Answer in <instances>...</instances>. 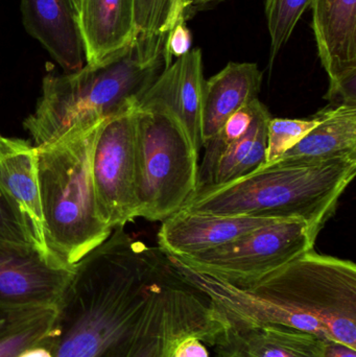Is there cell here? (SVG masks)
<instances>
[{"label": "cell", "mask_w": 356, "mask_h": 357, "mask_svg": "<svg viewBox=\"0 0 356 357\" xmlns=\"http://www.w3.org/2000/svg\"><path fill=\"white\" fill-rule=\"evenodd\" d=\"M324 357H356V349L336 342L325 341Z\"/></svg>", "instance_id": "obj_29"}, {"label": "cell", "mask_w": 356, "mask_h": 357, "mask_svg": "<svg viewBox=\"0 0 356 357\" xmlns=\"http://www.w3.org/2000/svg\"><path fill=\"white\" fill-rule=\"evenodd\" d=\"M199 155L173 113L136 108L137 218L163 222L183 208L198 189Z\"/></svg>", "instance_id": "obj_6"}, {"label": "cell", "mask_w": 356, "mask_h": 357, "mask_svg": "<svg viewBox=\"0 0 356 357\" xmlns=\"http://www.w3.org/2000/svg\"><path fill=\"white\" fill-rule=\"evenodd\" d=\"M173 357H209V354L202 337L189 335L176 346Z\"/></svg>", "instance_id": "obj_28"}, {"label": "cell", "mask_w": 356, "mask_h": 357, "mask_svg": "<svg viewBox=\"0 0 356 357\" xmlns=\"http://www.w3.org/2000/svg\"><path fill=\"white\" fill-rule=\"evenodd\" d=\"M85 62L96 67L125 54L136 41L134 0H83L77 18Z\"/></svg>", "instance_id": "obj_14"}, {"label": "cell", "mask_w": 356, "mask_h": 357, "mask_svg": "<svg viewBox=\"0 0 356 357\" xmlns=\"http://www.w3.org/2000/svg\"><path fill=\"white\" fill-rule=\"evenodd\" d=\"M69 1H70L73 10H75V14H77V18H79V14H81L82 4H83V0H69Z\"/></svg>", "instance_id": "obj_31"}, {"label": "cell", "mask_w": 356, "mask_h": 357, "mask_svg": "<svg viewBox=\"0 0 356 357\" xmlns=\"http://www.w3.org/2000/svg\"><path fill=\"white\" fill-rule=\"evenodd\" d=\"M167 256L125 226L73 266L56 304L54 357H131Z\"/></svg>", "instance_id": "obj_1"}, {"label": "cell", "mask_w": 356, "mask_h": 357, "mask_svg": "<svg viewBox=\"0 0 356 357\" xmlns=\"http://www.w3.org/2000/svg\"><path fill=\"white\" fill-rule=\"evenodd\" d=\"M73 273L56 256L31 245L0 241V304L54 307Z\"/></svg>", "instance_id": "obj_10"}, {"label": "cell", "mask_w": 356, "mask_h": 357, "mask_svg": "<svg viewBox=\"0 0 356 357\" xmlns=\"http://www.w3.org/2000/svg\"><path fill=\"white\" fill-rule=\"evenodd\" d=\"M106 119L77 123L36 146L46 247L67 266H75L112 233L98 213L91 171Z\"/></svg>", "instance_id": "obj_4"}, {"label": "cell", "mask_w": 356, "mask_h": 357, "mask_svg": "<svg viewBox=\"0 0 356 357\" xmlns=\"http://www.w3.org/2000/svg\"><path fill=\"white\" fill-rule=\"evenodd\" d=\"M314 35L328 91L356 79V0H313Z\"/></svg>", "instance_id": "obj_13"}, {"label": "cell", "mask_w": 356, "mask_h": 357, "mask_svg": "<svg viewBox=\"0 0 356 357\" xmlns=\"http://www.w3.org/2000/svg\"><path fill=\"white\" fill-rule=\"evenodd\" d=\"M165 67L164 54L135 41L125 54L100 66L85 65L64 75L48 73L37 108L24 121L25 130L39 146L77 123L137 108Z\"/></svg>", "instance_id": "obj_5"}, {"label": "cell", "mask_w": 356, "mask_h": 357, "mask_svg": "<svg viewBox=\"0 0 356 357\" xmlns=\"http://www.w3.org/2000/svg\"><path fill=\"white\" fill-rule=\"evenodd\" d=\"M355 175L356 156L280 159L236 180L196 189L182 209L212 215L300 220L318 237Z\"/></svg>", "instance_id": "obj_3"}, {"label": "cell", "mask_w": 356, "mask_h": 357, "mask_svg": "<svg viewBox=\"0 0 356 357\" xmlns=\"http://www.w3.org/2000/svg\"><path fill=\"white\" fill-rule=\"evenodd\" d=\"M311 2L313 0H265V18L271 38V61L288 43Z\"/></svg>", "instance_id": "obj_22"}, {"label": "cell", "mask_w": 356, "mask_h": 357, "mask_svg": "<svg viewBox=\"0 0 356 357\" xmlns=\"http://www.w3.org/2000/svg\"><path fill=\"white\" fill-rule=\"evenodd\" d=\"M0 189L29 227L38 248L50 253L44 238L36 146L23 139L0 135Z\"/></svg>", "instance_id": "obj_16"}, {"label": "cell", "mask_w": 356, "mask_h": 357, "mask_svg": "<svg viewBox=\"0 0 356 357\" xmlns=\"http://www.w3.org/2000/svg\"><path fill=\"white\" fill-rule=\"evenodd\" d=\"M192 44V33L186 24V21H181L171 29V33L167 36V41H165L164 52L167 67L173 63V58H180L190 52Z\"/></svg>", "instance_id": "obj_26"}, {"label": "cell", "mask_w": 356, "mask_h": 357, "mask_svg": "<svg viewBox=\"0 0 356 357\" xmlns=\"http://www.w3.org/2000/svg\"><path fill=\"white\" fill-rule=\"evenodd\" d=\"M277 220H280L212 215L181 209L163 220L158 248L167 257L198 255Z\"/></svg>", "instance_id": "obj_12"}, {"label": "cell", "mask_w": 356, "mask_h": 357, "mask_svg": "<svg viewBox=\"0 0 356 357\" xmlns=\"http://www.w3.org/2000/svg\"><path fill=\"white\" fill-rule=\"evenodd\" d=\"M321 112L307 119H273L268 121L267 152L263 167L273 165L294 148L321 121Z\"/></svg>", "instance_id": "obj_23"}, {"label": "cell", "mask_w": 356, "mask_h": 357, "mask_svg": "<svg viewBox=\"0 0 356 357\" xmlns=\"http://www.w3.org/2000/svg\"><path fill=\"white\" fill-rule=\"evenodd\" d=\"M91 171L100 218L112 229L137 218L136 108L109 117L102 123Z\"/></svg>", "instance_id": "obj_8"}, {"label": "cell", "mask_w": 356, "mask_h": 357, "mask_svg": "<svg viewBox=\"0 0 356 357\" xmlns=\"http://www.w3.org/2000/svg\"><path fill=\"white\" fill-rule=\"evenodd\" d=\"M320 112L319 125L280 159L320 160L356 156V107H328Z\"/></svg>", "instance_id": "obj_20"}, {"label": "cell", "mask_w": 356, "mask_h": 357, "mask_svg": "<svg viewBox=\"0 0 356 357\" xmlns=\"http://www.w3.org/2000/svg\"><path fill=\"white\" fill-rule=\"evenodd\" d=\"M45 308L12 307L0 304V340L10 335L15 329Z\"/></svg>", "instance_id": "obj_27"}, {"label": "cell", "mask_w": 356, "mask_h": 357, "mask_svg": "<svg viewBox=\"0 0 356 357\" xmlns=\"http://www.w3.org/2000/svg\"><path fill=\"white\" fill-rule=\"evenodd\" d=\"M0 241L38 248L29 227L1 189H0Z\"/></svg>", "instance_id": "obj_25"}, {"label": "cell", "mask_w": 356, "mask_h": 357, "mask_svg": "<svg viewBox=\"0 0 356 357\" xmlns=\"http://www.w3.org/2000/svg\"><path fill=\"white\" fill-rule=\"evenodd\" d=\"M204 296L223 325H286L356 349V266L315 250L259 280L236 287L167 257Z\"/></svg>", "instance_id": "obj_2"}, {"label": "cell", "mask_w": 356, "mask_h": 357, "mask_svg": "<svg viewBox=\"0 0 356 357\" xmlns=\"http://www.w3.org/2000/svg\"><path fill=\"white\" fill-rule=\"evenodd\" d=\"M221 357H324L325 341L286 325H223Z\"/></svg>", "instance_id": "obj_17"}, {"label": "cell", "mask_w": 356, "mask_h": 357, "mask_svg": "<svg viewBox=\"0 0 356 357\" xmlns=\"http://www.w3.org/2000/svg\"><path fill=\"white\" fill-rule=\"evenodd\" d=\"M202 50L194 48L173 61L144 93L137 107H158L173 113L200 154L204 91Z\"/></svg>", "instance_id": "obj_11"}, {"label": "cell", "mask_w": 356, "mask_h": 357, "mask_svg": "<svg viewBox=\"0 0 356 357\" xmlns=\"http://www.w3.org/2000/svg\"><path fill=\"white\" fill-rule=\"evenodd\" d=\"M208 333V314L202 300L181 283L163 281L150 295L131 357H173L184 337L206 340Z\"/></svg>", "instance_id": "obj_9"}, {"label": "cell", "mask_w": 356, "mask_h": 357, "mask_svg": "<svg viewBox=\"0 0 356 357\" xmlns=\"http://www.w3.org/2000/svg\"><path fill=\"white\" fill-rule=\"evenodd\" d=\"M192 13V0H134L136 40L164 50L171 29Z\"/></svg>", "instance_id": "obj_21"}, {"label": "cell", "mask_w": 356, "mask_h": 357, "mask_svg": "<svg viewBox=\"0 0 356 357\" xmlns=\"http://www.w3.org/2000/svg\"><path fill=\"white\" fill-rule=\"evenodd\" d=\"M23 25L29 35L64 69L85 66V52L77 14L69 0H21Z\"/></svg>", "instance_id": "obj_15"}, {"label": "cell", "mask_w": 356, "mask_h": 357, "mask_svg": "<svg viewBox=\"0 0 356 357\" xmlns=\"http://www.w3.org/2000/svg\"><path fill=\"white\" fill-rule=\"evenodd\" d=\"M316 241L307 222L277 220L198 255L169 258L199 274L246 287L315 250Z\"/></svg>", "instance_id": "obj_7"}, {"label": "cell", "mask_w": 356, "mask_h": 357, "mask_svg": "<svg viewBox=\"0 0 356 357\" xmlns=\"http://www.w3.org/2000/svg\"><path fill=\"white\" fill-rule=\"evenodd\" d=\"M56 306L45 308L0 340V357H19L22 352L52 335L56 327Z\"/></svg>", "instance_id": "obj_24"}, {"label": "cell", "mask_w": 356, "mask_h": 357, "mask_svg": "<svg viewBox=\"0 0 356 357\" xmlns=\"http://www.w3.org/2000/svg\"><path fill=\"white\" fill-rule=\"evenodd\" d=\"M263 73L256 63L230 62L205 81L202 102L203 146L234 113L258 98Z\"/></svg>", "instance_id": "obj_18"}, {"label": "cell", "mask_w": 356, "mask_h": 357, "mask_svg": "<svg viewBox=\"0 0 356 357\" xmlns=\"http://www.w3.org/2000/svg\"><path fill=\"white\" fill-rule=\"evenodd\" d=\"M267 107L261 102L247 133L224 146L212 160L199 165L198 188L224 184L244 177L263 167L267 152Z\"/></svg>", "instance_id": "obj_19"}, {"label": "cell", "mask_w": 356, "mask_h": 357, "mask_svg": "<svg viewBox=\"0 0 356 357\" xmlns=\"http://www.w3.org/2000/svg\"><path fill=\"white\" fill-rule=\"evenodd\" d=\"M223 1V0H192V10L199 8H204V6H210V4L217 3V2Z\"/></svg>", "instance_id": "obj_30"}]
</instances>
